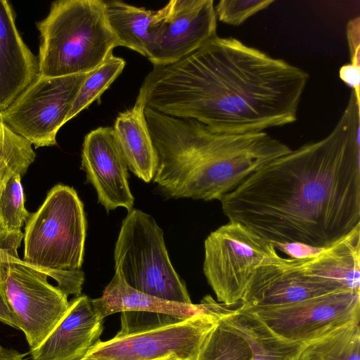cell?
Segmentation results:
<instances>
[{"instance_id": "obj_1", "label": "cell", "mask_w": 360, "mask_h": 360, "mask_svg": "<svg viewBox=\"0 0 360 360\" xmlns=\"http://www.w3.org/2000/svg\"><path fill=\"white\" fill-rule=\"evenodd\" d=\"M222 210L271 243L327 248L360 226V103L351 91L330 132L264 165Z\"/></svg>"}, {"instance_id": "obj_2", "label": "cell", "mask_w": 360, "mask_h": 360, "mask_svg": "<svg viewBox=\"0 0 360 360\" xmlns=\"http://www.w3.org/2000/svg\"><path fill=\"white\" fill-rule=\"evenodd\" d=\"M307 72L233 37L217 35L180 60L154 66L136 103L243 134L294 122Z\"/></svg>"}, {"instance_id": "obj_3", "label": "cell", "mask_w": 360, "mask_h": 360, "mask_svg": "<svg viewBox=\"0 0 360 360\" xmlns=\"http://www.w3.org/2000/svg\"><path fill=\"white\" fill-rule=\"evenodd\" d=\"M40 33L39 75L58 77L89 73L118 46L103 0H60L36 23Z\"/></svg>"}, {"instance_id": "obj_4", "label": "cell", "mask_w": 360, "mask_h": 360, "mask_svg": "<svg viewBox=\"0 0 360 360\" xmlns=\"http://www.w3.org/2000/svg\"><path fill=\"white\" fill-rule=\"evenodd\" d=\"M82 269H41L8 255L0 261V292L30 349L37 347L65 314L68 297L81 295Z\"/></svg>"}, {"instance_id": "obj_5", "label": "cell", "mask_w": 360, "mask_h": 360, "mask_svg": "<svg viewBox=\"0 0 360 360\" xmlns=\"http://www.w3.org/2000/svg\"><path fill=\"white\" fill-rule=\"evenodd\" d=\"M86 235L84 205L77 191L57 184L25 222L22 260L44 269L79 270Z\"/></svg>"}, {"instance_id": "obj_6", "label": "cell", "mask_w": 360, "mask_h": 360, "mask_svg": "<svg viewBox=\"0 0 360 360\" xmlns=\"http://www.w3.org/2000/svg\"><path fill=\"white\" fill-rule=\"evenodd\" d=\"M162 229L132 209L123 219L114 251L115 269L131 288L167 301L193 304L169 259Z\"/></svg>"}, {"instance_id": "obj_7", "label": "cell", "mask_w": 360, "mask_h": 360, "mask_svg": "<svg viewBox=\"0 0 360 360\" xmlns=\"http://www.w3.org/2000/svg\"><path fill=\"white\" fill-rule=\"evenodd\" d=\"M207 308L189 319L165 326L99 340L84 360H159L170 357L192 360L219 319L231 312L210 295Z\"/></svg>"}, {"instance_id": "obj_8", "label": "cell", "mask_w": 360, "mask_h": 360, "mask_svg": "<svg viewBox=\"0 0 360 360\" xmlns=\"http://www.w3.org/2000/svg\"><path fill=\"white\" fill-rule=\"evenodd\" d=\"M204 248V274L217 301L227 306L240 303L257 266L277 252L271 243L231 221L211 232Z\"/></svg>"}, {"instance_id": "obj_9", "label": "cell", "mask_w": 360, "mask_h": 360, "mask_svg": "<svg viewBox=\"0 0 360 360\" xmlns=\"http://www.w3.org/2000/svg\"><path fill=\"white\" fill-rule=\"evenodd\" d=\"M89 73L58 77L39 75L5 110L4 122L35 148L57 144L72 103Z\"/></svg>"}, {"instance_id": "obj_10", "label": "cell", "mask_w": 360, "mask_h": 360, "mask_svg": "<svg viewBox=\"0 0 360 360\" xmlns=\"http://www.w3.org/2000/svg\"><path fill=\"white\" fill-rule=\"evenodd\" d=\"M242 307L255 313L279 337L306 345L359 321L360 292L342 290L293 304Z\"/></svg>"}, {"instance_id": "obj_11", "label": "cell", "mask_w": 360, "mask_h": 360, "mask_svg": "<svg viewBox=\"0 0 360 360\" xmlns=\"http://www.w3.org/2000/svg\"><path fill=\"white\" fill-rule=\"evenodd\" d=\"M163 9L146 56L154 66L174 63L217 36L212 0H172Z\"/></svg>"}, {"instance_id": "obj_12", "label": "cell", "mask_w": 360, "mask_h": 360, "mask_svg": "<svg viewBox=\"0 0 360 360\" xmlns=\"http://www.w3.org/2000/svg\"><path fill=\"white\" fill-rule=\"evenodd\" d=\"M342 290L336 284L307 274L301 259L284 258L276 252L257 266L240 304L242 307L289 304Z\"/></svg>"}, {"instance_id": "obj_13", "label": "cell", "mask_w": 360, "mask_h": 360, "mask_svg": "<svg viewBox=\"0 0 360 360\" xmlns=\"http://www.w3.org/2000/svg\"><path fill=\"white\" fill-rule=\"evenodd\" d=\"M86 181L95 188L98 202L107 212L119 207L131 211L134 198L128 182V167L113 129L101 127L84 137L82 167Z\"/></svg>"}, {"instance_id": "obj_14", "label": "cell", "mask_w": 360, "mask_h": 360, "mask_svg": "<svg viewBox=\"0 0 360 360\" xmlns=\"http://www.w3.org/2000/svg\"><path fill=\"white\" fill-rule=\"evenodd\" d=\"M103 319L86 295L75 297L65 314L35 348L32 360H80L100 340Z\"/></svg>"}, {"instance_id": "obj_15", "label": "cell", "mask_w": 360, "mask_h": 360, "mask_svg": "<svg viewBox=\"0 0 360 360\" xmlns=\"http://www.w3.org/2000/svg\"><path fill=\"white\" fill-rule=\"evenodd\" d=\"M39 75L38 58L20 35L9 1L0 0V111Z\"/></svg>"}, {"instance_id": "obj_16", "label": "cell", "mask_w": 360, "mask_h": 360, "mask_svg": "<svg viewBox=\"0 0 360 360\" xmlns=\"http://www.w3.org/2000/svg\"><path fill=\"white\" fill-rule=\"evenodd\" d=\"M91 302L94 311L103 319L112 314L129 311L162 313L187 319L207 308L203 299L198 304H186L140 292L129 286L117 271L104 289L102 296L91 300Z\"/></svg>"}, {"instance_id": "obj_17", "label": "cell", "mask_w": 360, "mask_h": 360, "mask_svg": "<svg viewBox=\"0 0 360 360\" xmlns=\"http://www.w3.org/2000/svg\"><path fill=\"white\" fill-rule=\"evenodd\" d=\"M145 107L135 103L117 117L113 131L128 169L149 183L158 167V155L148 127Z\"/></svg>"}, {"instance_id": "obj_18", "label": "cell", "mask_w": 360, "mask_h": 360, "mask_svg": "<svg viewBox=\"0 0 360 360\" xmlns=\"http://www.w3.org/2000/svg\"><path fill=\"white\" fill-rule=\"evenodd\" d=\"M306 273L360 292V226L313 257L301 259Z\"/></svg>"}, {"instance_id": "obj_19", "label": "cell", "mask_w": 360, "mask_h": 360, "mask_svg": "<svg viewBox=\"0 0 360 360\" xmlns=\"http://www.w3.org/2000/svg\"><path fill=\"white\" fill-rule=\"evenodd\" d=\"M221 318L246 340L251 349L250 360H298L305 346L279 337L240 304Z\"/></svg>"}, {"instance_id": "obj_20", "label": "cell", "mask_w": 360, "mask_h": 360, "mask_svg": "<svg viewBox=\"0 0 360 360\" xmlns=\"http://www.w3.org/2000/svg\"><path fill=\"white\" fill-rule=\"evenodd\" d=\"M108 24L118 46H125L143 56L152 42L155 25L162 18L164 9L146 10L120 1H104Z\"/></svg>"}, {"instance_id": "obj_21", "label": "cell", "mask_w": 360, "mask_h": 360, "mask_svg": "<svg viewBox=\"0 0 360 360\" xmlns=\"http://www.w3.org/2000/svg\"><path fill=\"white\" fill-rule=\"evenodd\" d=\"M221 317L192 360H250L251 349L249 344Z\"/></svg>"}, {"instance_id": "obj_22", "label": "cell", "mask_w": 360, "mask_h": 360, "mask_svg": "<svg viewBox=\"0 0 360 360\" xmlns=\"http://www.w3.org/2000/svg\"><path fill=\"white\" fill-rule=\"evenodd\" d=\"M35 158L32 145L12 131L0 114V195L7 181L15 174L22 176Z\"/></svg>"}, {"instance_id": "obj_23", "label": "cell", "mask_w": 360, "mask_h": 360, "mask_svg": "<svg viewBox=\"0 0 360 360\" xmlns=\"http://www.w3.org/2000/svg\"><path fill=\"white\" fill-rule=\"evenodd\" d=\"M302 352L323 360H360L359 321L343 326L306 344Z\"/></svg>"}, {"instance_id": "obj_24", "label": "cell", "mask_w": 360, "mask_h": 360, "mask_svg": "<svg viewBox=\"0 0 360 360\" xmlns=\"http://www.w3.org/2000/svg\"><path fill=\"white\" fill-rule=\"evenodd\" d=\"M126 62L111 55L101 65L91 72L82 84L67 117L66 122L88 108L110 86L122 72Z\"/></svg>"}, {"instance_id": "obj_25", "label": "cell", "mask_w": 360, "mask_h": 360, "mask_svg": "<svg viewBox=\"0 0 360 360\" xmlns=\"http://www.w3.org/2000/svg\"><path fill=\"white\" fill-rule=\"evenodd\" d=\"M21 178L20 174L12 176L0 195V223L7 233L21 231L30 214L25 207Z\"/></svg>"}, {"instance_id": "obj_26", "label": "cell", "mask_w": 360, "mask_h": 360, "mask_svg": "<svg viewBox=\"0 0 360 360\" xmlns=\"http://www.w3.org/2000/svg\"><path fill=\"white\" fill-rule=\"evenodd\" d=\"M274 2V0H221L214 10L220 21L238 26Z\"/></svg>"}, {"instance_id": "obj_27", "label": "cell", "mask_w": 360, "mask_h": 360, "mask_svg": "<svg viewBox=\"0 0 360 360\" xmlns=\"http://www.w3.org/2000/svg\"><path fill=\"white\" fill-rule=\"evenodd\" d=\"M182 320L185 319L162 313L143 311H123L121 316V329L116 335L122 336L139 333L172 324Z\"/></svg>"}, {"instance_id": "obj_28", "label": "cell", "mask_w": 360, "mask_h": 360, "mask_svg": "<svg viewBox=\"0 0 360 360\" xmlns=\"http://www.w3.org/2000/svg\"><path fill=\"white\" fill-rule=\"evenodd\" d=\"M276 250L285 253L292 259L313 257L321 252L326 248H318L299 242L272 243Z\"/></svg>"}, {"instance_id": "obj_29", "label": "cell", "mask_w": 360, "mask_h": 360, "mask_svg": "<svg viewBox=\"0 0 360 360\" xmlns=\"http://www.w3.org/2000/svg\"><path fill=\"white\" fill-rule=\"evenodd\" d=\"M347 37L351 63L360 67V21L359 17L349 20L347 26Z\"/></svg>"}, {"instance_id": "obj_30", "label": "cell", "mask_w": 360, "mask_h": 360, "mask_svg": "<svg viewBox=\"0 0 360 360\" xmlns=\"http://www.w3.org/2000/svg\"><path fill=\"white\" fill-rule=\"evenodd\" d=\"M23 237L24 233L21 231L0 234V261L8 255L18 256V249Z\"/></svg>"}, {"instance_id": "obj_31", "label": "cell", "mask_w": 360, "mask_h": 360, "mask_svg": "<svg viewBox=\"0 0 360 360\" xmlns=\"http://www.w3.org/2000/svg\"><path fill=\"white\" fill-rule=\"evenodd\" d=\"M341 80L352 89L356 99L360 103V67L348 63L342 65L339 70Z\"/></svg>"}, {"instance_id": "obj_32", "label": "cell", "mask_w": 360, "mask_h": 360, "mask_svg": "<svg viewBox=\"0 0 360 360\" xmlns=\"http://www.w3.org/2000/svg\"><path fill=\"white\" fill-rule=\"evenodd\" d=\"M0 321L18 329L17 323L0 292Z\"/></svg>"}, {"instance_id": "obj_33", "label": "cell", "mask_w": 360, "mask_h": 360, "mask_svg": "<svg viewBox=\"0 0 360 360\" xmlns=\"http://www.w3.org/2000/svg\"><path fill=\"white\" fill-rule=\"evenodd\" d=\"M0 360H28L25 354L0 345Z\"/></svg>"}, {"instance_id": "obj_34", "label": "cell", "mask_w": 360, "mask_h": 360, "mask_svg": "<svg viewBox=\"0 0 360 360\" xmlns=\"http://www.w3.org/2000/svg\"><path fill=\"white\" fill-rule=\"evenodd\" d=\"M298 360H323L321 357L314 354L301 352Z\"/></svg>"}, {"instance_id": "obj_35", "label": "cell", "mask_w": 360, "mask_h": 360, "mask_svg": "<svg viewBox=\"0 0 360 360\" xmlns=\"http://www.w3.org/2000/svg\"><path fill=\"white\" fill-rule=\"evenodd\" d=\"M159 360H186V359H179V358H176V357H170V358L162 359H159Z\"/></svg>"}, {"instance_id": "obj_36", "label": "cell", "mask_w": 360, "mask_h": 360, "mask_svg": "<svg viewBox=\"0 0 360 360\" xmlns=\"http://www.w3.org/2000/svg\"><path fill=\"white\" fill-rule=\"evenodd\" d=\"M3 232H5V231H4L2 226L1 225V223H0V234L2 233Z\"/></svg>"}, {"instance_id": "obj_37", "label": "cell", "mask_w": 360, "mask_h": 360, "mask_svg": "<svg viewBox=\"0 0 360 360\" xmlns=\"http://www.w3.org/2000/svg\"><path fill=\"white\" fill-rule=\"evenodd\" d=\"M80 360H84V359H80Z\"/></svg>"}]
</instances>
